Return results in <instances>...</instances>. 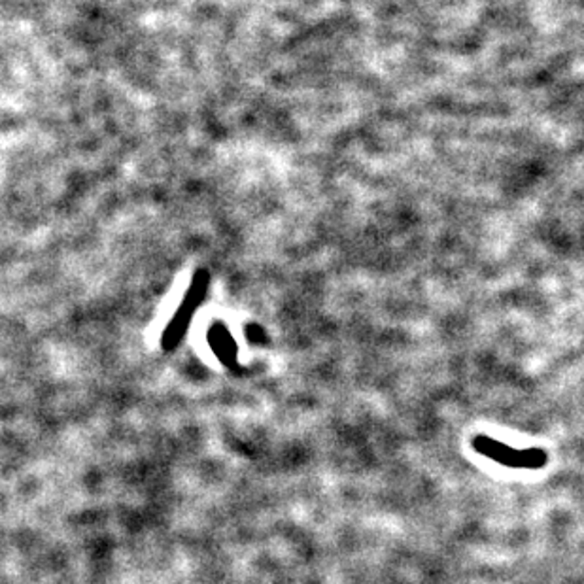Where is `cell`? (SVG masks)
Instances as JSON below:
<instances>
[{"instance_id":"6da1fadb","label":"cell","mask_w":584,"mask_h":584,"mask_svg":"<svg viewBox=\"0 0 584 584\" xmlns=\"http://www.w3.org/2000/svg\"><path fill=\"white\" fill-rule=\"evenodd\" d=\"M473 448L480 456L494 460V462L507 465L513 469H537L544 467L549 462V454L543 448H513V446L499 443V440L488 437V435H477L473 439Z\"/></svg>"}]
</instances>
